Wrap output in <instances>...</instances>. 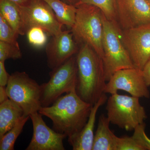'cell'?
Masks as SVG:
<instances>
[{"mask_svg":"<svg viewBox=\"0 0 150 150\" xmlns=\"http://www.w3.org/2000/svg\"><path fill=\"white\" fill-rule=\"evenodd\" d=\"M30 116H23L14 126L0 139V150H14V145L18 137L21 134L25 123Z\"/></svg>","mask_w":150,"mask_h":150,"instance_id":"d6986e66","label":"cell"},{"mask_svg":"<svg viewBox=\"0 0 150 150\" xmlns=\"http://www.w3.org/2000/svg\"><path fill=\"white\" fill-rule=\"evenodd\" d=\"M145 129L146 124L144 123L140 124L134 129L133 136L144 147L145 150H150V139L146 134Z\"/></svg>","mask_w":150,"mask_h":150,"instance_id":"d4e9b609","label":"cell"},{"mask_svg":"<svg viewBox=\"0 0 150 150\" xmlns=\"http://www.w3.org/2000/svg\"><path fill=\"white\" fill-rule=\"evenodd\" d=\"M102 17L103 62L107 82L115 72L135 67L123 44L121 39V30L119 28L117 22L108 19L103 13Z\"/></svg>","mask_w":150,"mask_h":150,"instance_id":"277c9868","label":"cell"},{"mask_svg":"<svg viewBox=\"0 0 150 150\" xmlns=\"http://www.w3.org/2000/svg\"><path fill=\"white\" fill-rule=\"evenodd\" d=\"M47 33L38 26H32L28 30L26 35L30 44L35 48L43 47L47 42Z\"/></svg>","mask_w":150,"mask_h":150,"instance_id":"44dd1931","label":"cell"},{"mask_svg":"<svg viewBox=\"0 0 150 150\" xmlns=\"http://www.w3.org/2000/svg\"><path fill=\"white\" fill-rule=\"evenodd\" d=\"M148 87L142 70L134 67L114 73L107 81L105 93L112 94L123 90L131 96L149 98L150 93Z\"/></svg>","mask_w":150,"mask_h":150,"instance_id":"30bf717a","label":"cell"},{"mask_svg":"<svg viewBox=\"0 0 150 150\" xmlns=\"http://www.w3.org/2000/svg\"><path fill=\"white\" fill-rule=\"evenodd\" d=\"M76 61V93L85 102L93 105L105 93L107 81L103 61L86 43L80 48Z\"/></svg>","mask_w":150,"mask_h":150,"instance_id":"7a4b0ae2","label":"cell"},{"mask_svg":"<svg viewBox=\"0 0 150 150\" xmlns=\"http://www.w3.org/2000/svg\"><path fill=\"white\" fill-rule=\"evenodd\" d=\"M19 6H25L29 4L30 0H9Z\"/></svg>","mask_w":150,"mask_h":150,"instance_id":"f1b7e54d","label":"cell"},{"mask_svg":"<svg viewBox=\"0 0 150 150\" xmlns=\"http://www.w3.org/2000/svg\"><path fill=\"white\" fill-rule=\"evenodd\" d=\"M105 94H103L92 106L88 120L82 130L78 134L68 138V142L73 150H92L96 114L99 108L107 102L108 97Z\"/></svg>","mask_w":150,"mask_h":150,"instance_id":"5bb4252c","label":"cell"},{"mask_svg":"<svg viewBox=\"0 0 150 150\" xmlns=\"http://www.w3.org/2000/svg\"><path fill=\"white\" fill-rule=\"evenodd\" d=\"M116 150H145V149L134 136H124L117 137Z\"/></svg>","mask_w":150,"mask_h":150,"instance_id":"cb8c5ba5","label":"cell"},{"mask_svg":"<svg viewBox=\"0 0 150 150\" xmlns=\"http://www.w3.org/2000/svg\"><path fill=\"white\" fill-rule=\"evenodd\" d=\"M47 64L51 70L64 63L78 52V48L72 33L64 30L52 36L46 46Z\"/></svg>","mask_w":150,"mask_h":150,"instance_id":"4fadbf2b","label":"cell"},{"mask_svg":"<svg viewBox=\"0 0 150 150\" xmlns=\"http://www.w3.org/2000/svg\"><path fill=\"white\" fill-rule=\"evenodd\" d=\"M82 4L98 8L108 19L117 22V0H80L75 6Z\"/></svg>","mask_w":150,"mask_h":150,"instance_id":"ffe728a7","label":"cell"},{"mask_svg":"<svg viewBox=\"0 0 150 150\" xmlns=\"http://www.w3.org/2000/svg\"><path fill=\"white\" fill-rule=\"evenodd\" d=\"M76 6L75 22L71 28L74 38L77 41L89 45L103 61L102 12L98 8L91 5L82 4Z\"/></svg>","mask_w":150,"mask_h":150,"instance_id":"3957f363","label":"cell"},{"mask_svg":"<svg viewBox=\"0 0 150 150\" xmlns=\"http://www.w3.org/2000/svg\"><path fill=\"white\" fill-rule=\"evenodd\" d=\"M19 7L27 31L32 26H38L52 36L63 31V25L50 6L43 0H30L27 6Z\"/></svg>","mask_w":150,"mask_h":150,"instance_id":"ba28073f","label":"cell"},{"mask_svg":"<svg viewBox=\"0 0 150 150\" xmlns=\"http://www.w3.org/2000/svg\"><path fill=\"white\" fill-rule=\"evenodd\" d=\"M23 116L21 108L9 98L0 104V139Z\"/></svg>","mask_w":150,"mask_h":150,"instance_id":"2e32d148","label":"cell"},{"mask_svg":"<svg viewBox=\"0 0 150 150\" xmlns=\"http://www.w3.org/2000/svg\"><path fill=\"white\" fill-rule=\"evenodd\" d=\"M22 53L19 45H14L0 40V61L9 59H21Z\"/></svg>","mask_w":150,"mask_h":150,"instance_id":"603a6c76","label":"cell"},{"mask_svg":"<svg viewBox=\"0 0 150 150\" xmlns=\"http://www.w3.org/2000/svg\"><path fill=\"white\" fill-rule=\"evenodd\" d=\"M19 35L4 18L0 15V40L19 45L17 40Z\"/></svg>","mask_w":150,"mask_h":150,"instance_id":"7402d4cb","label":"cell"},{"mask_svg":"<svg viewBox=\"0 0 150 150\" xmlns=\"http://www.w3.org/2000/svg\"><path fill=\"white\" fill-rule=\"evenodd\" d=\"M4 61H0V86H6L10 75L6 70Z\"/></svg>","mask_w":150,"mask_h":150,"instance_id":"484cf974","label":"cell"},{"mask_svg":"<svg viewBox=\"0 0 150 150\" xmlns=\"http://www.w3.org/2000/svg\"><path fill=\"white\" fill-rule=\"evenodd\" d=\"M121 36L134 66L143 70L150 59V23L122 30Z\"/></svg>","mask_w":150,"mask_h":150,"instance_id":"9c48e42d","label":"cell"},{"mask_svg":"<svg viewBox=\"0 0 150 150\" xmlns=\"http://www.w3.org/2000/svg\"><path fill=\"white\" fill-rule=\"evenodd\" d=\"M139 98L119 94H111L108 98L107 117L111 124L126 131H134L147 118Z\"/></svg>","mask_w":150,"mask_h":150,"instance_id":"5b68a950","label":"cell"},{"mask_svg":"<svg viewBox=\"0 0 150 150\" xmlns=\"http://www.w3.org/2000/svg\"><path fill=\"white\" fill-rule=\"evenodd\" d=\"M117 20L122 30L150 23V0H117Z\"/></svg>","mask_w":150,"mask_h":150,"instance_id":"7c38bea8","label":"cell"},{"mask_svg":"<svg viewBox=\"0 0 150 150\" xmlns=\"http://www.w3.org/2000/svg\"><path fill=\"white\" fill-rule=\"evenodd\" d=\"M92 105L81 99L76 90L66 93L38 112L50 118L53 129L70 137L78 134L88 120Z\"/></svg>","mask_w":150,"mask_h":150,"instance_id":"6da1fadb","label":"cell"},{"mask_svg":"<svg viewBox=\"0 0 150 150\" xmlns=\"http://www.w3.org/2000/svg\"><path fill=\"white\" fill-rule=\"evenodd\" d=\"M53 10L57 19L63 25L71 28L74 23L77 8L61 0H43Z\"/></svg>","mask_w":150,"mask_h":150,"instance_id":"ac0fdd59","label":"cell"},{"mask_svg":"<svg viewBox=\"0 0 150 150\" xmlns=\"http://www.w3.org/2000/svg\"><path fill=\"white\" fill-rule=\"evenodd\" d=\"M42 115L35 112L30 115L33 134L26 150H64L63 141L67 136L49 128L43 121Z\"/></svg>","mask_w":150,"mask_h":150,"instance_id":"8fae6325","label":"cell"},{"mask_svg":"<svg viewBox=\"0 0 150 150\" xmlns=\"http://www.w3.org/2000/svg\"><path fill=\"white\" fill-rule=\"evenodd\" d=\"M9 99L7 93L6 86H0V104Z\"/></svg>","mask_w":150,"mask_h":150,"instance_id":"83f0119b","label":"cell"},{"mask_svg":"<svg viewBox=\"0 0 150 150\" xmlns=\"http://www.w3.org/2000/svg\"><path fill=\"white\" fill-rule=\"evenodd\" d=\"M50 79L40 85L42 107L50 106L62 96L76 88L77 78L76 56H73L50 73Z\"/></svg>","mask_w":150,"mask_h":150,"instance_id":"52a82bcc","label":"cell"},{"mask_svg":"<svg viewBox=\"0 0 150 150\" xmlns=\"http://www.w3.org/2000/svg\"><path fill=\"white\" fill-rule=\"evenodd\" d=\"M0 15L19 35H26L27 30L19 6L9 0H0Z\"/></svg>","mask_w":150,"mask_h":150,"instance_id":"e0dca14e","label":"cell"},{"mask_svg":"<svg viewBox=\"0 0 150 150\" xmlns=\"http://www.w3.org/2000/svg\"><path fill=\"white\" fill-rule=\"evenodd\" d=\"M67 3L76 5L80 0H64Z\"/></svg>","mask_w":150,"mask_h":150,"instance_id":"f546056e","label":"cell"},{"mask_svg":"<svg viewBox=\"0 0 150 150\" xmlns=\"http://www.w3.org/2000/svg\"><path fill=\"white\" fill-rule=\"evenodd\" d=\"M143 76L146 83L148 87L150 86V59L142 70Z\"/></svg>","mask_w":150,"mask_h":150,"instance_id":"4316f807","label":"cell"},{"mask_svg":"<svg viewBox=\"0 0 150 150\" xmlns=\"http://www.w3.org/2000/svg\"><path fill=\"white\" fill-rule=\"evenodd\" d=\"M6 89L9 98L21 108L24 116L38 112L42 107L40 85L25 72L10 75Z\"/></svg>","mask_w":150,"mask_h":150,"instance_id":"8992f818","label":"cell"},{"mask_svg":"<svg viewBox=\"0 0 150 150\" xmlns=\"http://www.w3.org/2000/svg\"><path fill=\"white\" fill-rule=\"evenodd\" d=\"M110 123L107 116L100 115L92 150H116L118 137L110 130Z\"/></svg>","mask_w":150,"mask_h":150,"instance_id":"9a60e30c","label":"cell"}]
</instances>
